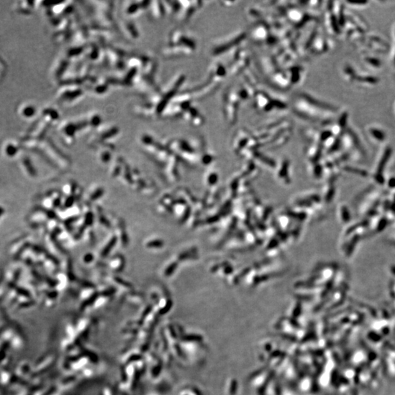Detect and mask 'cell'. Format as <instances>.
<instances>
[{
    "label": "cell",
    "instance_id": "2",
    "mask_svg": "<svg viewBox=\"0 0 395 395\" xmlns=\"http://www.w3.org/2000/svg\"><path fill=\"white\" fill-rule=\"evenodd\" d=\"M253 99L255 108L265 114L285 113L289 108L287 103L270 95L263 89H257Z\"/></svg>",
    "mask_w": 395,
    "mask_h": 395
},
{
    "label": "cell",
    "instance_id": "5",
    "mask_svg": "<svg viewBox=\"0 0 395 395\" xmlns=\"http://www.w3.org/2000/svg\"><path fill=\"white\" fill-rule=\"evenodd\" d=\"M249 62H250V59H249L248 52L245 48L239 46L233 50L232 53L231 54V59H229L228 66V72L232 75H236L245 72L249 67Z\"/></svg>",
    "mask_w": 395,
    "mask_h": 395
},
{
    "label": "cell",
    "instance_id": "6",
    "mask_svg": "<svg viewBox=\"0 0 395 395\" xmlns=\"http://www.w3.org/2000/svg\"><path fill=\"white\" fill-rule=\"evenodd\" d=\"M283 70L291 87L302 82L304 73V68L302 65L298 64L286 65Z\"/></svg>",
    "mask_w": 395,
    "mask_h": 395
},
{
    "label": "cell",
    "instance_id": "1",
    "mask_svg": "<svg viewBox=\"0 0 395 395\" xmlns=\"http://www.w3.org/2000/svg\"><path fill=\"white\" fill-rule=\"evenodd\" d=\"M291 105L293 112L296 116L309 121L319 119L324 110L328 109L324 103L305 92H299L294 96Z\"/></svg>",
    "mask_w": 395,
    "mask_h": 395
},
{
    "label": "cell",
    "instance_id": "8",
    "mask_svg": "<svg viewBox=\"0 0 395 395\" xmlns=\"http://www.w3.org/2000/svg\"><path fill=\"white\" fill-rule=\"evenodd\" d=\"M21 269H18L17 270H16V272H15V274H14V277H13V282H16L18 279H19L20 275H21Z\"/></svg>",
    "mask_w": 395,
    "mask_h": 395
},
{
    "label": "cell",
    "instance_id": "9",
    "mask_svg": "<svg viewBox=\"0 0 395 395\" xmlns=\"http://www.w3.org/2000/svg\"><path fill=\"white\" fill-rule=\"evenodd\" d=\"M17 292L19 294H22V295H25V296L28 295V292L26 291V290H24V289H23V288H17Z\"/></svg>",
    "mask_w": 395,
    "mask_h": 395
},
{
    "label": "cell",
    "instance_id": "7",
    "mask_svg": "<svg viewBox=\"0 0 395 395\" xmlns=\"http://www.w3.org/2000/svg\"><path fill=\"white\" fill-rule=\"evenodd\" d=\"M29 245V243H26V244H24L23 246L21 247V248L18 249V251L17 252V253H16V254L15 255V258H15L16 260H17V259L21 257V255L23 254L24 251L28 248Z\"/></svg>",
    "mask_w": 395,
    "mask_h": 395
},
{
    "label": "cell",
    "instance_id": "3",
    "mask_svg": "<svg viewBox=\"0 0 395 395\" xmlns=\"http://www.w3.org/2000/svg\"><path fill=\"white\" fill-rule=\"evenodd\" d=\"M247 38V34L245 31L235 32L223 38L218 39L212 44L211 54L214 56H222L226 53H229L241 46Z\"/></svg>",
    "mask_w": 395,
    "mask_h": 395
},
{
    "label": "cell",
    "instance_id": "4",
    "mask_svg": "<svg viewBox=\"0 0 395 395\" xmlns=\"http://www.w3.org/2000/svg\"><path fill=\"white\" fill-rule=\"evenodd\" d=\"M223 112L226 122L229 125L236 124L238 119L239 108L243 100L239 95L238 89L231 87L223 95Z\"/></svg>",
    "mask_w": 395,
    "mask_h": 395
},
{
    "label": "cell",
    "instance_id": "11",
    "mask_svg": "<svg viewBox=\"0 0 395 395\" xmlns=\"http://www.w3.org/2000/svg\"><path fill=\"white\" fill-rule=\"evenodd\" d=\"M4 213H5V210H4L3 208H2L1 206H0V216L2 215Z\"/></svg>",
    "mask_w": 395,
    "mask_h": 395
},
{
    "label": "cell",
    "instance_id": "10",
    "mask_svg": "<svg viewBox=\"0 0 395 395\" xmlns=\"http://www.w3.org/2000/svg\"><path fill=\"white\" fill-rule=\"evenodd\" d=\"M4 280V272H1L0 273V284L2 283V282Z\"/></svg>",
    "mask_w": 395,
    "mask_h": 395
}]
</instances>
